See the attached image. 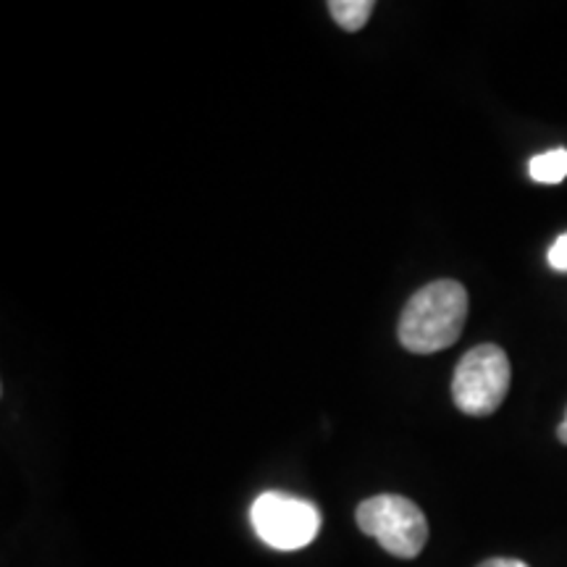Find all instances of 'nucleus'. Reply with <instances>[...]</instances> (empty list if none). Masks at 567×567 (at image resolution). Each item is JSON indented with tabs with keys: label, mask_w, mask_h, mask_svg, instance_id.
I'll return each instance as SVG.
<instances>
[{
	"label": "nucleus",
	"mask_w": 567,
	"mask_h": 567,
	"mask_svg": "<svg viewBox=\"0 0 567 567\" xmlns=\"http://www.w3.org/2000/svg\"><path fill=\"white\" fill-rule=\"evenodd\" d=\"M331 19L347 32H360L373 13V0H331Z\"/></svg>",
	"instance_id": "nucleus-5"
},
{
	"label": "nucleus",
	"mask_w": 567,
	"mask_h": 567,
	"mask_svg": "<svg viewBox=\"0 0 567 567\" xmlns=\"http://www.w3.org/2000/svg\"><path fill=\"white\" fill-rule=\"evenodd\" d=\"M530 179L538 184H559L567 176V151L557 147V151L542 153L536 158H530Z\"/></svg>",
	"instance_id": "nucleus-6"
},
{
	"label": "nucleus",
	"mask_w": 567,
	"mask_h": 567,
	"mask_svg": "<svg viewBox=\"0 0 567 567\" xmlns=\"http://www.w3.org/2000/svg\"><path fill=\"white\" fill-rule=\"evenodd\" d=\"M358 526L365 536H373L389 555L413 559L429 542V523L423 509L408 496L379 494L358 507Z\"/></svg>",
	"instance_id": "nucleus-2"
},
{
	"label": "nucleus",
	"mask_w": 567,
	"mask_h": 567,
	"mask_svg": "<svg viewBox=\"0 0 567 567\" xmlns=\"http://www.w3.org/2000/svg\"><path fill=\"white\" fill-rule=\"evenodd\" d=\"M557 436H559V442L567 444V413H565V421L559 423V429H557Z\"/></svg>",
	"instance_id": "nucleus-9"
},
{
	"label": "nucleus",
	"mask_w": 567,
	"mask_h": 567,
	"mask_svg": "<svg viewBox=\"0 0 567 567\" xmlns=\"http://www.w3.org/2000/svg\"><path fill=\"white\" fill-rule=\"evenodd\" d=\"M250 520L268 547L281 551H295L308 547L321 530V513L313 502L297 496L268 492L255 499Z\"/></svg>",
	"instance_id": "nucleus-4"
},
{
	"label": "nucleus",
	"mask_w": 567,
	"mask_h": 567,
	"mask_svg": "<svg viewBox=\"0 0 567 567\" xmlns=\"http://www.w3.org/2000/svg\"><path fill=\"white\" fill-rule=\"evenodd\" d=\"M549 266L559 274H567V231L549 247Z\"/></svg>",
	"instance_id": "nucleus-7"
},
{
	"label": "nucleus",
	"mask_w": 567,
	"mask_h": 567,
	"mask_svg": "<svg viewBox=\"0 0 567 567\" xmlns=\"http://www.w3.org/2000/svg\"><path fill=\"white\" fill-rule=\"evenodd\" d=\"M478 567H528L523 559H509V557H494V559H486V563H481Z\"/></svg>",
	"instance_id": "nucleus-8"
},
{
	"label": "nucleus",
	"mask_w": 567,
	"mask_h": 567,
	"mask_svg": "<svg viewBox=\"0 0 567 567\" xmlns=\"http://www.w3.org/2000/svg\"><path fill=\"white\" fill-rule=\"evenodd\" d=\"M509 358L496 344H478L463 354L452 379V400L465 415H492L509 392Z\"/></svg>",
	"instance_id": "nucleus-3"
},
{
	"label": "nucleus",
	"mask_w": 567,
	"mask_h": 567,
	"mask_svg": "<svg viewBox=\"0 0 567 567\" xmlns=\"http://www.w3.org/2000/svg\"><path fill=\"white\" fill-rule=\"evenodd\" d=\"M467 292L460 281L439 279L410 297L396 326L402 347L415 354L442 352L463 334Z\"/></svg>",
	"instance_id": "nucleus-1"
}]
</instances>
